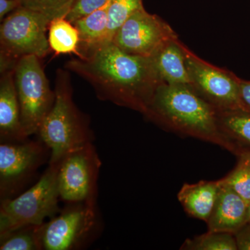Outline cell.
<instances>
[{
    "label": "cell",
    "instance_id": "obj_1",
    "mask_svg": "<svg viewBox=\"0 0 250 250\" xmlns=\"http://www.w3.org/2000/svg\"><path fill=\"white\" fill-rule=\"evenodd\" d=\"M65 66L88 82L100 100L143 115L164 83L152 58L126 53L112 42L82 52Z\"/></svg>",
    "mask_w": 250,
    "mask_h": 250
},
{
    "label": "cell",
    "instance_id": "obj_2",
    "mask_svg": "<svg viewBox=\"0 0 250 250\" xmlns=\"http://www.w3.org/2000/svg\"><path fill=\"white\" fill-rule=\"evenodd\" d=\"M144 116L166 129L218 145L237 155L243 150L220 129L218 112L190 85H159Z\"/></svg>",
    "mask_w": 250,
    "mask_h": 250
},
{
    "label": "cell",
    "instance_id": "obj_3",
    "mask_svg": "<svg viewBox=\"0 0 250 250\" xmlns=\"http://www.w3.org/2000/svg\"><path fill=\"white\" fill-rule=\"evenodd\" d=\"M55 101L41 126L38 136L50 149L49 163L59 162L69 152L93 143L89 121L72 100L70 78L59 70L55 86Z\"/></svg>",
    "mask_w": 250,
    "mask_h": 250
},
{
    "label": "cell",
    "instance_id": "obj_4",
    "mask_svg": "<svg viewBox=\"0 0 250 250\" xmlns=\"http://www.w3.org/2000/svg\"><path fill=\"white\" fill-rule=\"evenodd\" d=\"M60 161L49 163L36 184L17 197L0 202V238L29 225H41L60 212Z\"/></svg>",
    "mask_w": 250,
    "mask_h": 250
},
{
    "label": "cell",
    "instance_id": "obj_5",
    "mask_svg": "<svg viewBox=\"0 0 250 250\" xmlns=\"http://www.w3.org/2000/svg\"><path fill=\"white\" fill-rule=\"evenodd\" d=\"M51 21L44 15L20 6L0 26V72L14 70L25 56L42 59L50 51L47 31Z\"/></svg>",
    "mask_w": 250,
    "mask_h": 250
},
{
    "label": "cell",
    "instance_id": "obj_6",
    "mask_svg": "<svg viewBox=\"0 0 250 250\" xmlns=\"http://www.w3.org/2000/svg\"><path fill=\"white\" fill-rule=\"evenodd\" d=\"M103 228L98 205L67 203L58 214L44 223L43 250L85 249L98 238Z\"/></svg>",
    "mask_w": 250,
    "mask_h": 250
},
{
    "label": "cell",
    "instance_id": "obj_7",
    "mask_svg": "<svg viewBox=\"0 0 250 250\" xmlns=\"http://www.w3.org/2000/svg\"><path fill=\"white\" fill-rule=\"evenodd\" d=\"M36 56H25L14 69L15 83L21 108V123L28 137L38 134L55 101L52 91Z\"/></svg>",
    "mask_w": 250,
    "mask_h": 250
},
{
    "label": "cell",
    "instance_id": "obj_8",
    "mask_svg": "<svg viewBox=\"0 0 250 250\" xmlns=\"http://www.w3.org/2000/svg\"><path fill=\"white\" fill-rule=\"evenodd\" d=\"M50 157V149L40 139L0 143V202L24 192Z\"/></svg>",
    "mask_w": 250,
    "mask_h": 250
},
{
    "label": "cell",
    "instance_id": "obj_9",
    "mask_svg": "<svg viewBox=\"0 0 250 250\" xmlns=\"http://www.w3.org/2000/svg\"><path fill=\"white\" fill-rule=\"evenodd\" d=\"M102 162L93 143L69 152L60 161L58 185L66 203L98 205V178Z\"/></svg>",
    "mask_w": 250,
    "mask_h": 250
},
{
    "label": "cell",
    "instance_id": "obj_10",
    "mask_svg": "<svg viewBox=\"0 0 250 250\" xmlns=\"http://www.w3.org/2000/svg\"><path fill=\"white\" fill-rule=\"evenodd\" d=\"M186 65L192 89L218 113L243 110L238 77L213 66L187 49Z\"/></svg>",
    "mask_w": 250,
    "mask_h": 250
},
{
    "label": "cell",
    "instance_id": "obj_11",
    "mask_svg": "<svg viewBox=\"0 0 250 250\" xmlns=\"http://www.w3.org/2000/svg\"><path fill=\"white\" fill-rule=\"evenodd\" d=\"M176 38L167 22L143 7L125 21L112 42L126 53L152 58L166 42Z\"/></svg>",
    "mask_w": 250,
    "mask_h": 250
},
{
    "label": "cell",
    "instance_id": "obj_12",
    "mask_svg": "<svg viewBox=\"0 0 250 250\" xmlns=\"http://www.w3.org/2000/svg\"><path fill=\"white\" fill-rule=\"evenodd\" d=\"M248 207L246 201L220 179L214 207L206 222L208 231L235 234L246 224Z\"/></svg>",
    "mask_w": 250,
    "mask_h": 250
},
{
    "label": "cell",
    "instance_id": "obj_13",
    "mask_svg": "<svg viewBox=\"0 0 250 250\" xmlns=\"http://www.w3.org/2000/svg\"><path fill=\"white\" fill-rule=\"evenodd\" d=\"M0 80V143L29 140L21 123V108L15 83L14 70L1 75Z\"/></svg>",
    "mask_w": 250,
    "mask_h": 250
},
{
    "label": "cell",
    "instance_id": "obj_14",
    "mask_svg": "<svg viewBox=\"0 0 250 250\" xmlns=\"http://www.w3.org/2000/svg\"><path fill=\"white\" fill-rule=\"evenodd\" d=\"M187 47L178 38L166 42L152 57L161 80L167 84H190L186 65Z\"/></svg>",
    "mask_w": 250,
    "mask_h": 250
},
{
    "label": "cell",
    "instance_id": "obj_15",
    "mask_svg": "<svg viewBox=\"0 0 250 250\" xmlns=\"http://www.w3.org/2000/svg\"><path fill=\"white\" fill-rule=\"evenodd\" d=\"M219 187L220 180L185 184L179 190L177 198L188 214L207 222L214 207Z\"/></svg>",
    "mask_w": 250,
    "mask_h": 250
},
{
    "label": "cell",
    "instance_id": "obj_16",
    "mask_svg": "<svg viewBox=\"0 0 250 250\" xmlns=\"http://www.w3.org/2000/svg\"><path fill=\"white\" fill-rule=\"evenodd\" d=\"M110 1L103 7L72 22L80 34V46H82L80 55L82 52L103 43L107 33Z\"/></svg>",
    "mask_w": 250,
    "mask_h": 250
},
{
    "label": "cell",
    "instance_id": "obj_17",
    "mask_svg": "<svg viewBox=\"0 0 250 250\" xmlns=\"http://www.w3.org/2000/svg\"><path fill=\"white\" fill-rule=\"evenodd\" d=\"M49 47L57 54H75L80 57V34L66 18H56L51 21L48 29Z\"/></svg>",
    "mask_w": 250,
    "mask_h": 250
},
{
    "label": "cell",
    "instance_id": "obj_18",
    "mask_svg": "<svg viewBox=\"0 0 250 250\" xmlns=\"http://www.w3.org/2000/svg\"><path fill=\"white\" fill-rule=\"evenodd\" d=\"M218 121L223 134L238 147L241 148V145L250 146V111L221 112L218 113Z\"/></svg>",
    "mask_w": 250,
    "mask_h": 250
},
{
    "label": "cell",
    "instance_id": "obj_19",
    "mask_svg": "<svg viewBox=\"0 0 250 250\" xmlns=\"http://www.w3.org/2000/svg\"><path fill=\"white\" fill-rule=\"evenodd\" d=\"M43 225H29L0 238L1 250H43Z\"/></svg>",
    "mask_w": 250,
    "mask_h": 250
},
{
    "label": "cell",
    "instance_id": "obj_20",
    "mask_svg": "<svg viewBox=\"0 0 250 250\" xmlns=\"http://www.w3.org/2000/svg\"><path fill=\"white\" fill-rule=\"evenodd\" d=\"M184 250H238L234 234L210 231L188 238L180 248Z\"/></svg>",
    "mask_w": 250,
    "mask_h": 250
},
{
    "label": "cell",
    "instance_id": "obj_21",
    "mask_svg": "<svg viewBox=\"0 0 250 250\" xmlns=\"http://www.w3.org/2000/svg\"><path fill=\"white\" fill-rule=\"evenodd\" d=\"M143 0H111L108 10L107 33L103 43L112 42L118 29L133 14L142 9Z\"/></svg>",
    "mask_w": 250,
    "mask_h": 250
},
{
    "label": "cell",
    "instance_id": "obj_22",
    "mask_svg": "<svg viewBox=\"0 0 250 250\" xmlns=\"http://www.w3.org/2000/svg\"><path fill=\"white\" fill-rule=\"evenodd\" d=\"M236 167L221 179L224 183L233 189L246 201L250 204V149H243L239 155Z\"/></svg>",
    "mask_w": 250,
    "mask_h": 250
},
{
    "label": "cell",
    "instance_id": "obj_23",
    "mask_svg": "<svg viewBox=\"0 0 250 250\" xmlns=\"http://www.w3.org/2000/svg\"><path fill=\"white\" fill-rule=\"evenodd\" d=\"M76 0H19L21 6L44 15L51 21L66 17Z\"/></svg>",
    "mask_w": 250,
    "mask_h": 250
},
{
    "label": "cell",
    "instance_id": "obj_24",
    "mask_svg": "<svg viewBox=\"0 0 250 250\" xmlns=\"http://www.w3.org/2000/svg\"><path fill=\"white\" fill-rule=\"evenodd\" d=\"M110 1L111 0H76L65 18L72 23L95 10L103 7Z\"/></svg>",
    "mask_w": 250,
    "mask_h": 250
},
{
    "label": "cell",
    "instance_id": "obj_25",
    "mask_svg": "<svg viewBox=\"0 0 250 250\" xmlns=\"http://www.w3.org/2000/svg\"><path fill=\"white\" fill-rule=\"evenodd\" d=\"M238 250H250V223H246L234 234Z\"/></svg>",
    "mask_w": 250,
    "mask_h": 250
},
{
    "label": "cell",
    "instance_id": "obj_26",
    "mask_svg": "<svg viewBox=\"0 0 250 250\" xmlns=\"http://www.w3.org/2000/svg\"><path fill=\"white\" fill-rule=\"evenodd\" d=\"M243 111L250 112V82L238 78Z\"/></svg>",
    "mask_w": 250,
    "mask_h": 250
},
{
    "label": "cell",
    "instance_id": "obj_27",
    "mask_svg": "<svg viewBox=\"0 0 250 250\" xmlns=\"http://www.w3.org/2000/svg\"><path fill=\"white\" fill-rule=\"evenodd\" d=\"M21 6L19 0H0V20L2 21L6 16Z\"/></svg>",
    "mask_w": 250,
    "mask_h": 250
},
{
    "label": "cell",
    "instance_id": "obj_28",
    "mask_svg": "<svg viewBox=\"0 0 250 250\" xmlns=\"http://www.w3.org/2000/svg\"><path fill=\"white\" fill-rule=\"evenodd\" d=\"M246 223H250V204L248 205V212H247Z\"/></svg>",
    "mask_w": 250,
    "mask_h": 250
}]
</instances>
